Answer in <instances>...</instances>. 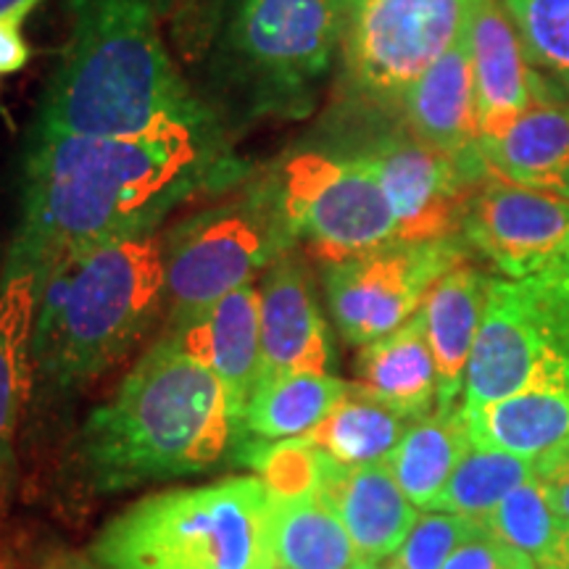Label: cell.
<instances>
[{
	"mask_svg": "<svg viewBox=\"0 0 569 569\" xmlns=\"http://www.w3.org/2000/svg\"><path fill=\"white\" fill-rule=\"evenodd\" d=\"M246 180L232 142L172 122L138 134L30 130L21 161V219L3 274H32L38 288L84 248L156 232L203 188Z\"/></svg>",
	"mask_w": 569,
	"mask_h": 569,
	"instance_id": "6da1fadb",
	"label": "cell"
},
{
	"mask_svg": "<svg viewBox=\"0 0 569 569\" xmlns=\"http://www.w3.org/2000/svg\"><path fill=\"white\" fill-rule=\"evenodd\" d=\"M167 21L177 67L230 140L315 113L343 30L336 0H180Z\"/></svg>",
	"mask_w": 569,
	"mask_h": 569,
	"instance_id": "7a4b0ae2",
	"label": "cell"
},
{
	"mask_svg": "<svg viewBox=\"0 0 569 569\" xmlns=\"http://www.w3.org/2000/svg\"><path fill=\"white\" fill-rule=\"evenodd\" d=\"M63 6L67 42L30 130L138 134L182 122L224 134L177 67L156 0H63Z\"/></svg>",
	"mask_w": 569,
	"mask_h": 569,
	"instance_id": "3957f363",
	"label": "cell"
},
{
	"mask_svg": "<svg viewBox=\"0 0 569 569\" xmlns=\"http://www.w3.org/2000/svg\"><path fill=\"white\" fill-rule=\"evenodd\" d=\"M240 438L243 427L217 375L163 332L88 417L77 451L88 486L117 493L201 475Z\"/></svg>",
	"mask_w": 569,
	"mask_h": 569,
	"instance_id": "277c9868",
	"label": "cell"
},
{
	"mask_svg": "<svg viewBox=\"0 0 569 569\" xmlns=\"http://www.w3.org/2000/svg\"><path fill=\"white\" fill-rule=\"evenodd\" d=\"M167 306L159 232L106 240L61 261L38 288L34 388L74 390L117 367Z\"/></svg>",
	"mask_w": 569,
	"mask_h": 569,
	"instance_id": "5b68a950",
	"label": "cell"
},
{
	"mask_svg": "<svg viewBox=\"0 0 569 569\" xmlns=\"http://www.w3.org/2000/svg\"><path fill=\"white\" fill-rule=\"evenodd\" d=\"M88 557L103 569H272V496L251 475L161 490L109 519Z\"/></svg>",
	"mask_w": 569,
	"mask_h": 569,
	"instance_id": "8992f818",
	"label": "cell"
},
{
	"mask_svg": "<svg viewBox=\"0 0 569 569\" xmlns=\"http://www.w3.org/2000/svg\"><path fill=\"white\" fill-rule=\"evenodd\" d=\"M296 246L267 177H246L222 201L188 213L163 234L167 327L196 319Z\"/></svg>",
	"mask_w": 569,
	"mask_h": 569,
	"instance_id": "52a82bcc",
	"label": "cell"
},
{
	"mask_svg": "<svg viewBox=\"0 0 569 569\" xmlns=\"http://www.w3.org/2000/svg\"><path fill=\"white\" fill-rule=\"evenodd\" d=\"M569 382V272L493 280L465 375V407Z\"/></svg>",
	"mask_w": 569,
	"mask_h": 569,
	"instance_id": "ba28073f",
	"label": "cell"
},
{
	"mask_svg": "<svg viewBox=\"0 0 569 569\" xmlns=\"http://www.w3.org/2000/svg\"><path fill=\"white\" fill-rule=\"evenodd\" d=\"M296 243L322 264L398 240L396 217L375 174L332 148H296L261 172Z\"/></svg>",
	"mask_w": 569,
	"mask_h": 569,
	"instance_id": "9c48e42d",
	"label": "cell"
},
{
	"mask_svg": "<svg viewBox=\"0 0 569 569\" xmlns=\"http://www.w3.org/2000/svg\"><path fill=\"white\" fill-rule=\"evenodd\" d=\"M469 0H359L343 13L340 61L353 103L401 109L419 77L467 30Z\"/></svg>",
	"mask_w": 569,
	"mask_h": 569,
	"instance_id": "30bf717a",
	"label": "cell"
},
{
	"mask_svg": "<svg viewBox=\"0 0 569 569\" xmlns=\"http://www.w3.org/2000/svg\"><path fill=\"white\" fill-rule=\"evenodd\" d=\"M465 234L443 240H393L375 251L322 264L330 315L346 343L369 346L407 325L448 269L465 264Z\"/></svg>",
	"mask_w": 569,
	"mask_h": 569,
	"instance_id": "8fae6325",
	"label": "cell"
},
{
	"mask_svg": "<svg viewBox=\"0 0 569 569\" xmlns=\"http://www.w3.org/2000/svg\"><path fill=\"white\" fill-rule=\"evenodd\" d=\"M340 153L359 159L380 182L398 240L459 238L469 201L486 182L457 159L425 146L407 127L375 134L359 151L340 148Z\"/></svg>",
	"mask_w": 569,
	"mask_h": 569,
	"instance_id": "7c38bea8",
	"label": "cell"
},
{
	"mask_svg": "<svg viewBox=\"0 0 569 569\" xmlns=\"http://www.w3.org/2000/svg\"><path fill=\"white\" fill-rule=\"evenodd\" d=\"M465 240L509 280L569 272V201L490 174L469 201Z\"/></svg>",
	"mask_w": 569,
	"mask_h": 569,
	"instance_id": "4fadbf2b",
	"label": "cell"
},
{
	"mask_svg": "<svg viewBox=\"0 0 569 569\" xmlns=\"http://www.w3.org/2000/svg\"><path fill=\"white\" fill-rule=\"evenodd\" d=\"M467 40L472 53L480 138L503 132L532 106L553 98L532 69L501 0H469Z\"/></svg>",
	"mask_w": 569,
	"mask_h": 569,
	"instance_id": "5bb4252c",
	"label": "cell"
},
{
	"mask_svg": "<svg viewBox=\"0 0 569 569\" xmlns=\"http://www.w3.org/2000/svg\"><path fill=\"white\" fill-rule=\"evenodd\" d=\"M259 296L261 380L290 372H330V330L298 248L282 253L261 274Z\"/></svg>",
	"mask_w": 569,
	"mask_h": 569,
	"instance_id": "9a60e30c",
	"label": "cell"
},
{
	"mask_svg": "<svg viewBox=\"0 0 569 569\" xmlns=\"http://www.w3.org/2000/svg\"><path fill=\"white\" fill-rule=\"evenodd\" d=\"M403 127L425 146L457 159L472 174L488 180L490 169L480 151L478 101H475L472 53L467 30L448 53L432 63L401 103Z\"/></svg>",
	"mask_w": 569,
	"mask_h": 569,
	"instance_id": "2e32d148",
	"label": "cell"
},
{
	"mask_svg": "<svg viewBox=\"0 0 569 569\" xmlns=\"http://www.w3.org/2000/svg\"><path fill=\"white\" fill-rule=\"evenodd\" d=\"M317 493L327 507L336 509L351 536L356 557L365 565L393 557L419 519V509L398 486L386 461L346 467L322 453Z\"/></svg>",
	"mask_w": 569,
	"mask_h": 569,
	"instance_id": "e0dca14e",
	"label": "cell"
},
{
	"mask_svg": "<svg viewBox=\"0 0 569 569\" xmlns=\"http://www.w3.org/2000/svg\"><path fill=\"white\" fill-rule=\"evenodd\" d=\"M184 351L217 375L230 396L234 417L243 427V415L261 380V296L259 284L248 282L219 298L196 319L167 327Z\"/></svg>",
	"mask_w": 569,
	"mask_h": 569,
	"instance_id": "ac0fdd59",
	"label": "cell"
},
{
	"mask_svg": "<svg viewBox=\"0 0 569 569\" xmlns=\"http://www.w3.org/2000/svg\"><path fill=\"white\" fill-rule=\"evenodd\" d=\"M34 315H38L34 277H0V507L17 482V438L27 407L34 398Z\"/></svg>",
	"mask_w": 569,
	"mask_h": 569,
	"instance_id": "d6986e66",
	"label": "cell"
},
{
	"mask_svg": "<svg viewBox=\"0 0 569 569\" xmlns=\"http://www.w3.org/2000/svg\"><path fill=\"white\" fill-rule=\"evenodd\" d=\"M490 277L469 261L448 269L419 306L427 346L436 359L438 407H457L475 338L482 325Z\"/></svg>",
	"mask_w": 569,
	"mask_h": 569,
	"instance_id": "ffe728a7",
	"label": "cell"
},
{
	"mask_svg": "<svg viewBox=\"0 0 569 569\" xmlns=\"http://www.w3.org/2000/svg\"><path fill=\"white\" fill-rule=\"evenodd\" d=\"M488 169L501 180L569 201V103L546 98L507 130L480 138Z\"/></svg>",
	"mask_w": 569,
	"mask_h": 569,
	"instance_id": "44dd1931",
	"label": "cell"
},
{
	"mask_svg": "<svg viewBox=\"0 0 569 569\" xmlns=\"http://www.w3.org/2000/svg\"><path fill=\"white\" fill-rule=\"evenodd\" d=\"M353 386L411 422L438 407L436 359L419 311L390 336L361 346Z\"/></svg>",
	"mask_w": 569,
	"mask_h": 569,
	"instance_id": "7402d4cb",
	"label": "cell"
},
{
	"mask_svg": "<svg viewBox=\"0 0 569 569\" xmlns=\"http://www.w3.org/2000/svg\"><path fill=\"white\" fill-rule=\"evenodd\" d=\"M465 419L472 446L538 459L569 436V382L525 388L501 401L465 407Z\"/></svg>",
	"mask_w": 569,
	"mask_h": 569,
	"instance_id": "603a6c76",
	"label": "cell"
},
{
	"mask_svg": "<svg viewBox=\"0 0 569 569\" xmlns=\"http://www.w3.org/2000/svg\"><path fill=\"white\" fill-rule=\"evenodd\" d=\"M469 448L465 407H436L407 427L386 465L409 501L427 511Z\"/></svg>",
	"mask_w": 569,
	"mask_h": 569,
	"instance_id": "cb8c5ba5",
	"label": "cell"
},
{
	"mask_svg": "<svg viewBox=\"0 0 569 569\" xmlns=\"http://www.w3.org/2000/svg\"><path fill=\"white\" fill-rule=\"evenodd\" d=\"M346 393L348 382L330 372H290L261 380L246 407L240 443H280L309 436Z\"/></svg>",
	"mask_w": 569,
	"mask_h": 569,
	"instance_id": "d4e9b609",
	"label": "cell"
},
{
	"mask_svg": "<svg viewBox=\"0 0 569 569\" xmlns=\"http://www.w3.org/2000/svg\"><path fill=\"white\" fill-rule=\"evenodd\" d=\"M272 496V553L284 569H353L359 565L343 522L317 490Z\"/></svg>",
	"mask_w": 569,
	"mask_h": 569,
	"instance_id": "484cf974",
	"label": "cell"
},
{
	"mask_svg": "<svg viewBox=\"0 0 569 569\" xmlns=\"http://www.w3.org/2000/svg\"><path fill=\"white\" fill-rule=\"evenodd\" d=\"M411 419L396 415L375 398L348 386V393L309 436L298 438L327 459L346 467H365L386 461L403 438Z\"/></svg>",
	"mask_w": 569,
	"mask_h": 569,
	"instance_id": "4316f807",
	"label": "cell"
},
{
	"mask_svg": "<svg viewBox=\"0 0 569 569\" xmlns=\"http://www.w3.org/2000/svg\"><path fill=\"white\" fill-rule=\"evenodd\" d=\"M536 478V459L472 446L427 511L486 519L511 490Z\"/></svg>",
	"mask_w": 569,
	"mask_h": 569,
	"instance_id": "83f0119b",
	"label": "cell"
},
{
	"mask_svg": "<svg viewBox=\"0 0 569 569\" xmlns=\"http://www.w3.org/2000/svg\"><path fill=\"white\" fill-rule=\"evenodd\" d=\"M480 525L490 538L530 559L536 567L551 557L565 532L549 493L536 478L511 490L486 519H480Z\"/></svg>",
	"mask_w": 569,
	"mask_h": 569,
	"instance_id": "f1b7e54d",
	"label": "cell"
},
{
	"mask_svg": "<svg viewBox=\"0 0 569 569\" xmlns=\"http://www.w3.org/2000/svg\"><path fill=\"white\" fill-rule=\"evenodd\" d=\"M553 98L569 103V0H501Z\"/></svg>",
	"mask_w": 569,
	"mask_h": 569,
	"instance_id": "f546056e",
	"label": "cell"
},
{
	"mask_svg": "<svg viewBox=\"0 0 569 569\" xmlns=\"http://www.w3.org/2000/svg\"><path fill=\"white\" fill-rule=\"evenodd\" d=\"M480 530L482 525L478 519L448 515V511H427V515H419L401 549L388 561L396 569H443L451 553Z\"/></svg>",
	"mask_w": 569,
	"mask_h": 569,
	"instance_id": "4dcf8cb0",
	"label": "cell"
},
{
	"mask_svg": "<svg viewBox=\"0 0 569 569\" xmlns=\"http://www.w3.org/2000/svg\"><path fill=\"white\" fill-rule=\"evenodd\" d=\"M443 569H538L530 559L519 557L517 551L507 549L503 543H498L496 538H490L486 530H480L478 536L469 538L467 543H461L457 551L451 553V559L446 561Z\"/></svg>",
	"mask_w": 569,
	"mask_h": 569,
	"instance_id": "1f68e13d",
	"label": "cell"
},
{
	"mask_svg": "<svg viewBox=\"0 0 569 569\" xmlns=\"http://www.w3.org/2000/svg\"><path fill=\"white\" fill-rule=\"evenodd\" d=\"M42 0H21L0 11V74H17L30 61V46L24 40V21L32 17Z\"/></svg>",
	"mask_w": 569,
	"mask_h": 569,
	"instance_id": "d6a6232c",
	"label": "cell"
},
{
	"mask_svg": "<svg viewBox=\"0 0 569 569\" xmlns=\"http://www.w3.org/2000/svg\"><path fill=\"white\" fill-rule=\"evenodd\" d=\"M536 480L551 498V507L569 525V436L536 459Z\"/></svg>",
	"mask_w": 569,
	"mask_h": 569,
	"instance_id": "836d02e7",
	"label": "cell"
},
{
	"mask_svg": "<svg viewBox=\"0 0 569 569\" xmlns=\"http://www.w3.org/2000/svg\"><path fill=\"white\" fill-rule=\"evenodd\" d=\"M538 569H569V525L565 528V532H561L557 549L551 551V557L546 559Z\"/></svg>",
	"mask_w": 569,
	"mask_h": 569,
	"instance_id": "e575fe53",
	"label": "cell"
},
{
	"mask_svg": "<svg viewBox=\"0 0 569 569\" xmlns=\"http://www.w3.org/2000/svg\"><path fill=\"white\" fill-rule=\"evenodd\" d=\"M180 6V0H156V11H159L161 19L172 17V11Z\"/></svg>",
	"mask_w": 569,
	"mask_h": 569,
	"instance_id": "d590c367",
	"label": "cell"
},
{
	"mask_svg": "<svg viewBox=\"0 0 569 569\" xmlns=\"http://www.w3.org/2000/svg\"><path fill=\"white\" fill-rule=\"evenodd\" d=\"M67 559H69L71 569H103V567H98L90 557H67Z\"/></svg>",
	"mask_w": 569,
	"mask_h": 569,
	"instance_id": "8d00e7d4",
	"label": "cell"
},
{
	"mask_svg": "<svg viewBox=\"0 0 569 569\" xmlns=\"http://www.w3.org/2000/svg\"><path fill=\"white\" fill-rule=\"evenodd\" d=\"M40 569H71V567H69V559L67 557H59V559L48 561V565H42Z\"/></svg>",
	"mask_w": 569,
	"mask_h": 569,
	"instance_id": "74e56055",
	"label": "cell"
},
{
	"mask_svg": "<svg viewBox=\"0 0 569 569\" xmlns=\"http://www.w3.org/2000/svg\"><path fill=\"white\" fill-rule=\"evenodd\" d=\"M353 569H396L390 561H375V565H365V561H359Z\"/></svg>",
	"mask_w": 569,
	"mask_h": 569,
	"instance_id": "f35d334b",
	"label": "cell"
},
{
	"mask_svg": "<svg viewBox=\"0 0 569 569\" xmlns=\"http://www.w3.org/2000/svg\"><path fill=\"white\" fill-rule=\"evenodd\" d=\"M336 3H338V9H340V17H343V13L351 9L353 3H359V0H336Z\"/></svg>",
	"mask_w": 569,
	"mask_h": 569,
	"instance_id": "ab89813d",
	"label": "cell"
},
{
	"mask_svg": "<svg viewBox=\"0 0 569 569\" xmlns=\"http://www.w3.org/2000/svg\"><path fill=\"white\" fill-rule=\"evenodd\" d=\"M17 3H21V0H0V11L11 9V6H17Z\"/></svg>",
	"mask_w": 569,
	"mask_h": 569,
	"instance_id": "60d3db41",
	"label": "cell"
},
{
	"mask_svg": "<svg viewBox=\"0 0 569 569\" xmlns=\"http://www.w3.org/2000/svg\"><path fill=\"white\" fill-rule=\"evenodd\" d=\"M272 569H284V567H277V565H274V567H272Z\"/></svg>",
	"mask_w": 569,
	"mask_h": 569,
	"instance_id": "b9f144b4",
	"label": "cell"
},
{
	"mask_svg": "<svg viewBox=\"0 0 569 569\" xmlns=\"http://www.w3.org/2000/svg\"><path fill=\"white\" fill-rule=\"evenodd\" d=\"M0 272H3V264H0Z\"/></svg>",
	"mask_w": 569,
	"mask_h": 569,
	"instance_id": "7bdbcfd3",
	"label": "cell"
}]
</instances>
